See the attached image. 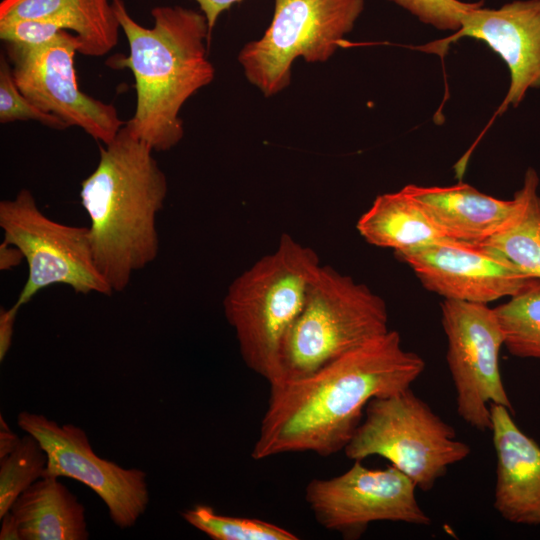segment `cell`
Instances as JSON below:
<instances>
[{
	"mask_svg": "<svg viewBox=\"0 0 540 540\" xmlns=\"http://www.w3.org/2000/svg\"><path fill=\"white\" fill-rule=\"evenodd\" d=\"M21 307L14 304L9 309L0 310V361L2 362L8 353L14 332V323Z\"/></svg>",
	"mask_w": 540,
	"mask_h": 540,
	"instance_id": "4316f807",
	"label": "cell"
},
{
	"mask_svg": "<svg viewBox=\"0 0 540 540\" xmlns=\"http://www.w3.org/2000/svg\"><path fill=\"white\" fill-rule=\"evenodd\" d=\"M64 30L56 22L45 19L0 20V38L4 42L40 45Z\"/></svg>",
	"mask_w": 540,
	"mask_h": 540,
	"instance_id": "484cf974",
	"label": "cell"
},
{
	"mask_svg": "<svg viewBox=\"0 0 540 540\" xmlns=\"http://www.w3.org/2000/svg\"><path fill=\"white\" fill-rule=\"evenodd\" d=\"M321 266L317 253L288 234L241 273L223 300L245 364L271 383L282 342L302 310Z\"/></svg>",
	"mask_w": 540,
	"mask_h": 540,
	"instance_id": "277c9868",
	"label": "cell"
},
{
	"mask_svg": "<svg viewBox=\"0 0 540 540\" xmlns=\"http://www.w3.org/2000/svg\"><path fill=\"white\" fill-rule=\"evenodd\" d=\"M424 369V360L389 330L305 377L269 385L252 458L344 450L369 401L410 388Z\"/></svg>",
	"mask_w": 540,
	"mask_h": 540,
	"instance_id": "6da1fadb",
	"label": "cell"
},
{
	"mask_svg": "<svg viewBox=\"0 0 540 540\" xmlns=\"http://www.w3.org/2000/svg\"><path fill=\"white\" fill-rule=\"evenodd\" d=\"M416 489L414 481L393 465L370 469L355 461L338 476L311 480L305 500L323 528L357 539L377 521L430 525Z\"/></svg>",
	"mask_w": 540,
	"mask_h": 540,
	"instance_id": "8fae6325",
	"label": "cell"
},
{
	"mask_svg": "<svg viewBox=\"0 0 540 540\" xmlns=\"http://www.w3.org/2000/svg\"><path fill=\"white\" fill-rule=\"evenodd\" d=\"M25 260L20 249L3 240L0 244V270L7 271L10 270Z\"/></svg>",
	"mask_w": 540,
	"mask_h": 540,
	"instance_id": "f1b7e54d",
	"label": "cell"
},
{
	"mask_svg": "<svg viewBox=\"0 0 540 540\" xmlns=\"http://www.w3.org/2000/svg\"><path fill=\"white\" fill-rule=\"evenodd\" d=\"M198 3L201 12L205 15L209 31L212 34L213 28L218 20V17L234 4L242 0H194Z\"/></svg>",
	"mask_w": 540,
	"mask_h": 540,
	"instance_id": "83f0119b",
	"label": "cell"
},
{
	"mask_svg": "<svg viewBox=\"0 0 540 540\" xmlns=\"http://www.w3.org/2000/svg\"><path fill=\"white\" fill-rule=\"evenodd\" d=\"M21 430L33 435L45 450V476L68 477L93 490L105 503L111 521L120 529L133 527L149 501L147 475L98 456L86 432L71 423L59 424L38 413L17 416Z\"/></svg>",
	"mask_w": 540,
	"mask_h": 540,
	"instance_id": "7c38bea8",
	"label": "cell"
},
{
	"mask_svg": "<svg viewBox=\"0 0 540 540\" xmlns=\"http://www.w3.org/2000/svg\"><path fill=\"white\" fill-rule=\"evenodd\" d=\"M441 312L458 415L477 430H491V404L513 412L499 369L504 336L494 308L445 299Z\"/></svg>",
	"mask_w": 540,
	"mask_h": 540,
	"instance_id": "30bf717a",
	"label": "cell"
},
{
	"mask_svg": "<svg viewBox=\"0 0 540 540\" xmlns=\"http://www.w3.org/2000/svg\"><path fill=\"white\" fill-rule=\"evenodd\" d=\"M356 227L369 244L395 253L450 239L403 188L377 196Z\"/></svg>",
	"mask_w": 540,
	"mask_h": 540,
	"instance_id": "d6986e66",
	"label": "cell"
},
{
	"mask_svg": "<svg viewBox=\"0 0 540 540\" xmlns=\"http://www.w3.org/2000/svg\"><path fill=\"white\" fill-rule=\"evenodd\" d=\"M35 120L57 130L68 128L59 117L44 112L30 102L17 87L8 58H0V123Z\"/></svg>",
	"mask_w": 540,
	"mask_h": 540,
	"instance_id": "cb8c5ba5",
	"label": "cell"
},
{
	"mask_svg": "<svg viewBox=\"0 0 540 540\" xmlns=\"http://www.w3.org/2000/svg\"><path fill=\"white\" fill-rule=\"evenodd\" d=\"M363 8L364 0H275L263 36L238 54L247 80L266 97L281 92L290 84L293 62H326Z\"/></svg>",
	"mask_w": 540,
	"mask_h": 540,
	"instance_id": "52a82bcc",
	"label": "cell"
},
{
	"mask_svg": "<svg viewBox=\"0 0 540 540\" xmlns=\"http://www.w3.org/2000/svg\"><path fill=\"white\" fill-rule=\"evenodd\" d=\"M1 519V530H0V539L1 540H21L20 531L18 523L9 511Z\"/></svg>",
	"mask_w": 540,
	"mask_h": 540,
	"instance_id": "4dcf8cb0",
	"label": "cell"
},
{
	"mask_svg": "<svg viewBox=\"0 0 540 540\" xmlns=\"http://www.w3.org/2000/svg\"><path fill=\"white\" fill-rule=\"evenodd\" d=\"M112 4L129 55L113 56L107 65L130 69L135 80L136 109L126 125L153 151H168L184 135L182 106L215 77L208 59L207 19L193 9L157 6L151 10L153 26L147 28L130 15L123 0Z\"/></svg>",
	"mask_w": 540,
	"mask_h": 540,
	"instance_id": "7a4b0ae2",
	"label": "cell"
},
{
	"mask_svg": "<svg viewBox=\"0 0 540 540\" xmlns=\"http://www.w3.org/2000/svg\"><path fill=\"white\" fill-rule=\"evenodd\" d=\"M409 11L421 22L443 31L457 32L463 18L477 3L459 0H388Z\"/></svg>",
	"mask_w": 540,
	"mask_h": 540,
	"instance_id": "d4e9b609",
	"label": "cell"
},
{
	"mask_svg": "<svg viewBox=\"0 0 540 540\" xmlns=\"http://www.w3.org/2000/svg\"><path fill=\"white\" fill-rule=\"evenodd\" d=\"M388 331L387 307L380 296L321 265L282 342L269 385L305 377Z\"/></svg>",
	"mask_w": 540,
	"mask_h": 540,
	"instance_id": "5b68a950",
	"label": "cell"
},
{
	"mask_svg": "<svg viewBox=\"0 0 540 540\" xmlns=\"http://www.w3.org/2000/svg\"><path fill=\"white\" fill-rule=\"evenodd\" d=\"M45 19L71 30L79 53L99 57L117 44L120 25L108 0H2L0 20Z\"/></svg>",
	"mask_w": 540,
	"mask_h": 540,
	"instance_id": "e0dca14e",
	"label": "cell"
},
{
	"mask_svg": "<svg viewBox=\"0 0 540 540\" xmlns=\"http://www.w3.org/2000/svg\"><path fill=\"white\" fill-rule=\"evenodd\" d=\"M395 254L426 289L449 300L488 304L538 279L483 245L453 239Z\"/></svg>",
	"mask_w": 540,
	"mask_h": 540,
	"instance_id": "4fadbf2b",
	"label": "cell"
},
{
	"mask_svg": "<svg viewBox=\"0 0 540 540\" xmlns=\"http://www.w3.org/2000/svg\"><path fill=\"white\" fill-rule=\"evenodd\" d=\"M153 152L125 123L112 142L99 145L98 164L81 182L93 258L113 292L125 290L159 253L156 218L168 183Z\"/></svg>",
	"mask_w": 540,
	"mask_h": 540,
	"instance_id": "3957f363",
	"label": "cell"
},
{
	"mask_svg": "<svg viewBox=\"0 0 540 540\" xmlns=\"http://www.w3.org/2000/svg\"><path fill=\"white\" fill-rule=\"evenodd\" d=\"M510 354L540 359V279L494 308Z\"/></svg>",
	"mask_w": 540,
	"mask_h": 540,
	"instance_id": "44dd1931",
	"label": "cell"
},
{
	"mask_svg": "<svg viewBox=\"0 0 540 540\" xmlns=\"http://www.w3.org/2000/svg\"><path fill=\"white\" fill-rule=\"evenodd\" d=\"M191 526L213 540H297L293 532L257 518L218 514L211 506L198 504L181 512Z\"/></svg>",
	"mask_w": 540,
	"mask_h": 540,
	"instance_id": "7402d4cb",
	"label": "cell"
},
{
	"mask_svg": "<svg viewBox=\"0 0 540 540\" xmlns=\"http://www.w3.org/2000/svg\"><path fill=\"white\" fill-rule=\"evenodd\" d=\"M344 452L354 461L371 456L385 458L417 488L428 491L449 466L464 460L471 448L407 388L369 401Z\"/></svg>",
	"mask_w": 540,
	"mask_h": 540,
	"instance_id": "8992f818",
	"label": "cell"
},
{
	"mask_svg": "<svg viewBox=\"0 0 540 540\" xmlns=\"http://www.w3.org/2000/svg\"><path fill=\"white\" fill-rule=\"evenodd\" d=\"M80 41L60 31L40 45L5 42L14 81L21 93L44 112L77 126L102 144H109L125 123L114 105L79 89L74 57Z\"/></svg>",
	"mask_w": 540,
	"mask_h": 540,
	"instance_id": "9c48e42d",
	"label": "cell"
},
{
	"mask_svg": "<svg viewBox=\"0 0 540 540\" xmlns=\"http://www.w3.org/2000/svg\"><path fill=\"white\" fill-rule=\"evenodd\" d=\"M21 540H87L85 507L58 477L38 479L14 501Z\"/></svg>",
	"mask_w": 540,
	"mask_h": 540,
	"instance_id": "ac0fdd59",
	"label": "cell"
},
{
	"mask_svg": "<svg viewBox=\"0 0 540 540\" xmlns=\"http://www.w3.org/2000/svg\"><path fill=\"white\" fill-rule=\"evenodd\" d=\"M0 423V458H3L14 450L21 438L11 431L3 416L0 417Z\"/></svg>",
	"mask_w": 540,
	"mask_h": 540,
	"instance_id": "f546056e",
	"label": "cell"
},
{
	"mask_svg": "<svg viewBox=\"0 0 540 540\" xmlns=\"http://www.w3.org/2000/svg\"><path fill=\"white\" fill-rule=\"evenodd\" d=\"M536 171H526L519 190L522 204L513 220L481 243L505 257L525 274L540 279V196Z\"/></svg>",
	"mask_w": 540,
	"mask_h": 540,
	"instance_id": "ffe728a7",
	"label": "cell"
},
{
	"mask_svg": "<svg viewBox=\"0 0 540 540\" xmlns=\"http://www.w3.org/2000/svg\"><path fill=\"white\" fill-rule=\"evenodd\" d=\"M462 37L483 41L506 63L510 84L495 116L517 107L532 88H540V0L513 1L498 9L477 3L450 37L417 47L437 52Z\"/></svg>",
	"mask_w": 540,
	"mask_h": 540,
	"instance_id": "5bb4252c",
	"label": "cell"
},
{
	"mask_svg": "<svg viewBox=\"0 0 540 540\" xmlns=\"http://www.w3.org/2000/svg\"><path fill=\"white\" fill-rule=\"evenodd\" d=\"M5 241L17 246L28 264V278L15 304L19 307L42 289L64 284L78 294L111 295L92 253L89 227L66 225L46 216L28 189L0 202Z\"/></svg>",
	"mask_w": 540,
	"mask_h": 540,
	"instance_id": "ba28073f",
	"label": "cell"
},
{
	"mask_svg": "<svg viewBox=\"0 0 540 540\" xmlns=\"http://www.w3.org/2000/svg\"><path fill=\"white\" fill-rule=\"evenodd\" d=\"M496 454L493 506L514 524L540 525V445L515 423L511 411L490 405Z\"/></svg>",
	"mask_w": 540,
	"mask_h": 540,
	"instance_id": "9a60e30c",
	"label": "cell"
},
{
	"mask_svg": "<svg viewBox=\"0 0 540 540\" xmlns=\"http://www.w3.org/2000/svg\"><path fill=\"white\" fill-rule=\"evenodd\" d=\"M403 189L446 237L471 244H481L501 231L522 204L519 190L513 199L502 200L466 183L447 187L410 184Z\"/></svg>",
	"mask_w": 540,
	"mask_h": 540,
	"instance_id": "2e32d148",
	"label": "cell"
},
{
	"mask_svg": "<svg viewBox=\"0 0 540 540\" xmlns=\"http://www.w3.org/2000/svg\"><path fill=\"white\" fill-rule=\"evenodd\" d=\"M48 457L40 442L26 433L12 452L0 458V518L18 496L45 474Z\"/></svg>",
	"mask_w": 540,
	"mask_h": 540,
	"instance_id": "603a6c76",
	"label": "cell"
}]
</instances>
